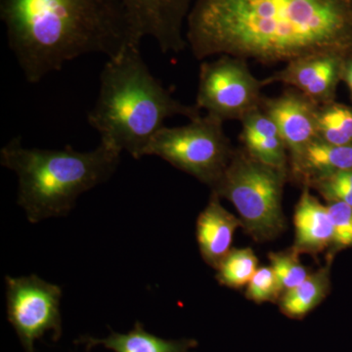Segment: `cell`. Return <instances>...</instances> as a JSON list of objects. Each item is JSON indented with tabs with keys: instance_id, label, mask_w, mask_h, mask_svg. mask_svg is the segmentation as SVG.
Returning a JSON list of instances; mask_svg holds the SVG:
<instances>
[{
	"instance_id": "cell-5",
	"label": "cell",
	"mask_w": 352,
	"mask_h": 352,
	"mask_svg": "<svg viewBox=\"0 0 352 352\" xmlns=\"http://www.w3.org/2000/svg\"><path fill=\"white\" fill-rule=\"evenodd\" d=\"M289 178V171L261 163L242 148L234 150L212 192L232 204L248 235L265 242L286 227L282 198Z\"/></svg>"
},
{
	"instance_id": "cell-17",
	"label": "cell",
	"mask_w": 352,
	"mask_h": 352,
	"mask_svg": "<svg viewBox=\"0 0 352 352\" xmlns=\"http://www.w3.org/2000/svg\"><path fill=\"white\" fill-rule=\"evenodd\" d=\"M331 289V261L320 270L283 294L278 302L280 311L294 320H302L327 298Z\"/></svg>"
},
{
	"instance_id": "cell-9",
	"label": "cell",
	"mask_w": 352,
	"mask_h": 352,
	"mask_svg": "<svg viewBox=\"0 0 352 352\" xmlns=\"http://www.w3.org/2000/svg\"><path fill=\"white\" fill-rule=\"evenodd\" d=\"M320 105L296 88H289L274 98L264 97L261 109L276 124L288 150L289 170L307 148L318 138L317 118Z\"/></svg>"
},
{
	"instance_id": "cell-24",
	"label": "cell",
	"mask_w": 352,
	"mask_h": 352,
	"mask_svg": "<svg viewBox=\"0 0 352 352\" xmlns=\"http://www.w3.org/2000/svg\"><path fill=\"white\" fill-rule=\"evenodd\" d=\"M342 78L346 80L347 87H349L352 94V58L349 59V56L346 58V62H344Z\"/></svg>"
},
{
	"instance_id": "cell-2",
	"label": "cell",
	"mask_w": 352,
	"mask_h": 352,
	"mask_svg": "<svg viewBox=\"0 0 352 352\" xmlns=\"http://www.w3.org/2000/svg\"><path fill=\"white\" fill-rule=\"evenodd\" d=\"M0 18L30 83L83 55L118 56L143 38L124 0H0Z\"/></svg>"
},
{
	"instance_id": "cell-11",
	"label": "cell",
	"mask_w": 352,
	"mask_h": 352,
	"mask_svg": "<svg viewBox=\"0 0 352 352\" xmlns=\"http://www.w3.org/2000/svg\"><path fill=\"white\" fill-rule=\"evenodd\" d=\"M124 2L143 38H154L164 54H177L188 45L183 27L193 6V0H124Z\"/></svg>"
},
{
	"instance_id": "cell-19",
	"label": "cell",
	"mask_w": 352,
	"mask_h": 352,
	"mask_svg": "<svg viewBox=\"0 0 352 352\" xmlns=\"http://www.w3.org/2000/svg\"><path fill=\"white\" fill-rule=\"evenodd\" d=\"M258 270V259L251 248H232L217 268V280L230 289L247 286Z\"/></svg>"
},
{
	"instance_id": "cell-10",
	"label": "cell",
	"mask_w": 352,
	"mask_h": 352,
	"mask_svg": "<svg viewBox=\"0 0 352 352\" xmlns=\"http://www.w3.org/2000/svg\"><path fill=\"white\" fill-rule=\"evenodd\" d=\"M347 57L337 53H318L298 58L263 80V83L265 87L283 83L307 95L318 105H325L333 102Z\"/></svg>"
},
{
	"instance_id": "cell-21",
	"label": "cell",
	"mask_w": 352,
	"mask_h": 352,
	"mask_svg": "<svg viewBox=\"0 0 352 352\" xmlns=\"http://www.w3.org/2000/svg\"><path fill=\"white\" fill-rule=\"evenodd\" d=\"M305 187L316 190L328 203L340 201L352 207V170L317 178Z\"/></svg>"
},
{
	"instance_id": "cell-20",
	"label": "cell",
	"mask_w": 352,
	"mask_h": 352,
	"mask_svg": "<svg viewBox=\"0 0 352 352\" xmlns=\"http://www.w3.org/2000/svg\"><path fill=\"white\" fill-rule=\"evenodd\" d=\"M300 256L293 248L268 254L270 266L274 271L283 294L296 288L309 276L310 272L300 261Z\"/></svg>"
},
{
	"instance_id": "cell-3",
	"label": "cell",
	"mask_w": 352,
	"mask_h": 352,
	"mask_svg": "<svg viewBox=\"0 0 352 352\" xmlns=\"http://www.w3.org/2000/svg\"><path fill=\"white\" fill-rule=\"evenodd\" d=\"M201 115L196 106L176 100L152 75L140 45L109 58L102 69L96 103L88 124L100 134L101 143L139 160L147 154L153 138L175 116L189 120Z\"/></svg>"
},
{
	"instance_id": "cell-6",
	"label": "cell",
	"mask_w": 352,
	"mask_h": 352,
	"mask_svg": "<svg viewBox=\"0 0 352 352\" xmlns=\"http://www.w3.org/2000/svg\"><path fill=\"white\" fill-rule=\"evenodd\" d=\"M223 120L198 116L182 126L161 129L150 143L146 156H157L214 188L234 153Z\"/></svg>"
},
{
	"instance_id": "cell-15",
	"label": "cell",
	"mask_w": 352,
	"mask_h": 352,
	"mask_svg": "<svg viewBox=\"0 0 352 352\" xmlns=\"http://www.w3.org/2000/svg\"><path fill=\"white\" fill-rule=\"evenodd\" d=\"M76 344H83L87 351L103 346L113 352H191L198 346L193 339L166 340L145 330L144 326L136 321L134 327L126 333L111 331L106 338L82 336Z\"/></svg>"
},
{
	"instance_id": "cell-12",
	"label": "cell",
	"mask_w": 352,
	"mask_h": 352,
	"mask_svg": "<svg viewBox=\"0 0 352 352\" xmlns=\"http://www.w3.org/2000/svg\"><path fill=\"white\" fill-rule=\"evenodd\" d=\"M239 227H243L239 217L228 212L220 203V197L212 192L196 223L199 250L201 258L210 267L217 270L232 250L234 235Z\"/></svg>"
},
{
	"instance_id": "cell-7",
	"label": "cell",
	"mask_w": 352,
	"mask_h": 352,
	"mask_svg": "<svg viewBox=\"0 0 352 352\" xmlns=\"http://www.w3.org/2000/svg\"><path fill=\"white\" fill-rule=\"evenodd\" d=\"M264 87L245 60L221 55L214 61L201 63L195 106L223 122L241 120L261 108Z\"/></svg>"
},
{
	"instance_id": "cell-1",
	"label": "cell",
	"mask_w": 352,
	"mask_h": 352,
	"mask_svg": "<svg viewBox=\"0 0 352 352\" xmlns=\"http://www.w3.org/2000/svg\"><path fill=\"white\" fill-rule=\"evenodd\" d=\"M186 22L198 60L229 55L274 65L352 52V0H196Z\"/></svg>"
},
{
	"instance_id": "cell-18",
	"label": "cell",
	"mask_w": 352,
	"mask_h": 352,
	"mask_svg": "<svg viewBox=\"0 0 352 352\" xmlns=\"http://www.w3.org/2000/svg\"><path fill=\"white\" fill-rule=\"evenodd\" d=\"M317 134L329 144L352 145V108L335 102L320 106Z\"/></svg>"
},
{
	"instance_id": "cell-13",
	"label": "cell",
	"mask_w": 352,
	"mask_h": 352,
	"mask_svg": "<svg viewBox=\"0 0 352 352\" xmlns=\"http://www.w3.org/2000/svg\"><path fill=\"white\" fill-rule=\"evenodd\" d=\"M295 241L292 245L298 254H317L331 249L333 240V226L327 205L303 187L294 214Z\"/></svg>"
},
{
	"instance_id": "cell-23",
	"label": "cell",
	"mask_w": 352,
	"mask_h": 352,
	"mask_svg": "<svg viewBox=\"0 0 352 352\" xmlns=\"http://www.w3.org/2000/svg\"><path fill=\"white\" fill-rule=\"evenodd\" d=\"M333 226V240L330 251L333 254L352 247V207L340 201L328 203Z\"/></svg>"
},
{
	"instance_id": "cell-16",
	"label": "cell",
	"mask_w": 352,
	"mask_h": 352,
	"mask_svg": "<svg viewBox=\"0 0 352 352\" xmlns=\"http://www.w3.org/2000/svg\"><path fill=\"white\" fill-rule=\"evenodd\" d=\"M351 170L352 145H332L316 139L307 148L300 163L289 170V178L305 187L317 178Z\"/></svg>"
},
{
	"instance_id": "cell-8",
	"label": "cell",
	"mask_w": 352,
	"mask_h": 352,
	"mask_svg": "<svg viewBox=\"0 0 352 352\" xmlns=\"http://www.w3.org/2000/svg\"><path fill=\"white\" fill-rule=\"evenodd\" d=\"M7 318L25 352H36L34 342L47 333L62 337L61 287L38 275L6 277Z\"/></svg>"
},
{
	"instance_id": "cell-4",
	"label": "cell",
	"mask_w": 352,
	"mask_h": 352,
	"mask_svg": "<svg viewBox=\"0 0 352 352\" xmlns=\"http://www.w3.org/2000/svg\"><path fill=\"white\" fill-rule=\"evenodd\" d=\"M122 153L100 142L88 152L27 148L21 138L0 151V163L19 182L18 204L32 223L66 217L78 197L107 182L119 166Z\"/></svg>"
},
{
	"instance_id": "cell-22",
	"label": "cell",
	"mask_w": 352,
	"mask_h": 352,
	"mask_svg": "<svg viewBox=\"0 0 352 352\" xmlns=\"http://www.w3.org/2000/svg\"><path fill=\"white\" fill-rule=\"evenodd\" d=\"M245 298L258 303L277 302L283 296V289L270 266L258 267L247 285Z\"/></svg>"
},
{
	"instance_id": "cell-14",
	"label": "cell",
	"mask_w": 352,
	"mask_h": 352,
	"mask_svg": "<svg viewBox=\"0 0 352 352\" xmlns=\"http://www.w3.org/2000/svg\"><path fill=\"white\" fill-rule=\"evenodd\" d=\"M241 141L250 156L261 163L289 171L288 150L279 129L267 113L259 108L242 120Z\"/></svg>"
}]
</instances>
